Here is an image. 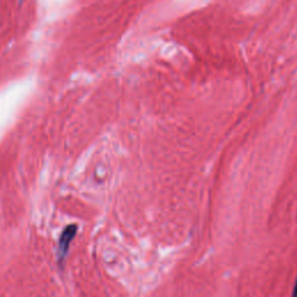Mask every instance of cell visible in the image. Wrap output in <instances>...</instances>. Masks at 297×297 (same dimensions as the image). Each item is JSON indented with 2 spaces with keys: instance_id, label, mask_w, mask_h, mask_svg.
Wrapping results in <instances>:
<instances>
[{
  "instance_id": "obj_1",
  "label": "cell",
  "mask_w": 297,
  "mask_h": 297,
  "mask_svg": "<svg viewBox=\"0 0 297 297\" xmlns=\"http://www.w3.org/2000/svg\"><path fill=\"white\" fill-rule=\"evenodd\" d=\"M75 233V226H70L64 231V233L62 235V238H60V243H59V257H64V254H66V251L69 248V244L71 241L72 237L74 236Z\"/></svg>"
}]
</instances>
